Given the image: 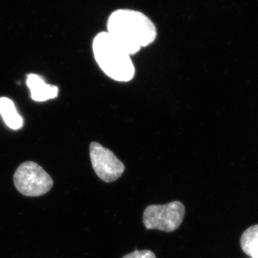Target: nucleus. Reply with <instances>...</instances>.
I'll use <instances>...</instances> for the list:
<instances>
[{"mask_svg": "<svg viewBox=\"0 0 258 258\" xmlns=\"http://www.w3.org/2000/svg\"><path fill=\"white\" fill-rule=\"evenodd\" d=\"M108 32L130 55L154 42L157 32L152 20L141 12L118 10L107 23Z\"/></svg>", "mask_w": 258, "mask_h": 258, "instance_id": "1", "label": "nucleus"}, {"mask_svg": "<svg viewBox=\"0 0 258 258\" xmlns=\"http://www.w3.org/2000/svg\"><path fill=\"white\" fill-rule=\"evenodd\" d=\"M93 50L97 63L108 77L118 82H128L134 79L135 68L131 55L108 32L96 35Z\"/></svg>", "mask_w": 258, "mask_h": 258, "instance_id": "2", "label": "nucleus"}, {"mask_svg": "<svg viewBox=\"0 0 258 258\" xmlns=\"http://www.w3.org/2000/svg\"><path fill=\"white\" fill-rule=\"evenodd\" d=\"M14 184L19 192L25 196L40 197L50 191L53 181L41 166L33 161H26L15 171Z\"/></svg>", "mask_w": 258, "mask_h": 258, "instance_id": "3", "label": "nucleus"}, {"mask_svg": "<svg viewBox=\"0 0 258 258\" xmlns=\"http://www.w3.org/2000/svg\"><path fill=\"white\" fill-rule=\"evenodd\" d=\"M184 215L185 207L181 202L149 205L144 212V225L147 230L174 232L182 223Z\"/></svg>", "mask_w": 258, "mask_h": 258, "instance_id": "4", "label": "nucleus"}, {"mask_svg": "<svg viewBox=\"0 0 258 258\" xmlns=\"http://www.w3.org/2000/svg\"><path fill=\"white\" fill-rule=\"evenodd\" d=\"M90 157L97 176L105 182H112L123 174L125 166L109 149L98 142L90 145Z\"/></svg>", "mask_w": 258, "mask_h": 258, "instance_id": "5", "label": "nucleus"}, {"mask_svg": "<svg viewBox=\"0 0 258 258\" xmlns=\"http://www.w3.org/2000/svg\"><path fill=\"white\" fill-rule=\"evenodd\" d=\"M27 85L30 90L32 99L35 101H46L55 98L58 95L57 86L47 84L43 78L37 74L28 75Z\"/></svg>", "mask_w": 258, "mask_h": 258, "instance_id": "6", "label": "nucleus"}, {"mask_svg": "<svg viewBox=\"0 0 258 258\" xmlns=\"http://www.w3.org/2000/svg\"><path fill=\"white\" fill-rule=\"evenodd\" d=\"M0 114L10 128L19 130L23 127V118L19 114L13 101L6 97L0 98Z\"/></svg>", "mask_w": 258, "mask_h": 258, "instance_id": "7", "label": "nucleus"}, {"mask_svg": "<svg viewBox=\"0 0 258 258\" xmlns=\"http://www.w3.org/2000/svg\"><path fill=\"white\" fill-rule=\"evenodd\" d=\"M241 247L251 258H258V225L247 229L240 239Z\"/></svg>", "mask_w": 258, "mask_h": 258, "instance_id": "8", "label": "nucleus"}, {"mask_svg": "<svg viewBox=\"0 0 258 258\" xmlns=\"http://www.w3.org/2000/svg\"><path fill=\"white\" fill-rule=\"evenodd\" d=\"M122 258H157L155 254L151 250L144 249V250H137L127 254Z\"/></svg>", "mask_w": 258, "mask_h": 258, "instance_id": "9", "label": "nucleus"}]
</instances>
